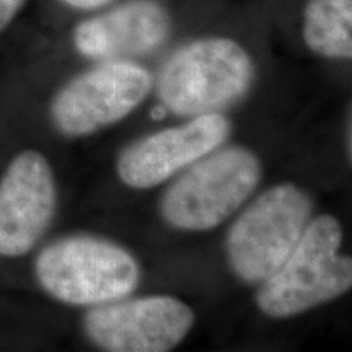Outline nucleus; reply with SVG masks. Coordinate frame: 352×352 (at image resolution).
Segmentation results:
<instances>
[{
	"label": "nucleus",
	"instance_id": "nucleus-1",
	"mask_svg": "<svg viewBox=\"0 0 352 352\" xmlns=\"http://www.w3.org/2000/svg\"><path fill=\"white\" fill-rule=\"evenodd\" d=\"M342 240L334 215L311 220L285 261L259 283V310L271 318H290L344 296L352 285V259L341 253Z\"/></svg>",
	"mask_w": 352,
	"mask_h": 352
},
{
	"label": "nucleus",
	"instance_id": "nucleus-2",
	"mask_svg": "<svg viewBox=\"0 0 352 352\" xmlns=\"http://www.w3.org/2000/svg\"><path fill=\"white\" fill-rule=\"evenodd\" d=\"M253 57L232 38L209 36L175 51L160 70L157 95L178 116L219 113L248 94Z\"/></svg>",
	"mask_w": 352,
	"mask_h": 352
},
{
	"label": "nucleus",
	"instance_id": "nucleus-3",
	"mask_svg": "<svg viewBox=\"0 0 352 352\" xmlns=\"http://www.w3.org/2000/svg\"><path fill=\"white\" fill-rule=\"evenodd\" d=\"M44 292L76 307H96L126 298L140 279L138 259L114 241L90 235L56 240L34 264Z\"/></svg>",
	"mask_w": 352,
	"mask_h": 352
},
{
	"label": "nucleus",
	"instance_id": "nucleus-4",
	"mask_svg": "<svg viewBox=\"0 0 352 352\" xmlns=\"http://www.w3.org/2000/svg\"><path fill=\"white\" fill-rule=\"evenodd\" d=\"M175 179L162 197L168 226L208 232L239 210L261 182V162L245 147L215 148Z\"/></svg>",
	"mask_w": 352,
	"mask_h": 352
},
{
	"label": "nucleus",
	"instance_id": "nucleus-5",
	"mask_svg": "<svg viewBox=\"0 0 352 352\" xmlns=\"http://www.w3.org/2000/svg\"><path fill=\"white\" fill-rule=\"evenodd\" d=\"M311 215L300 186L280 183L261 192L227 233V259L243 283L259 284L292 253Z\"/></svg>",
	"mask_w": 352,
	"mask_h": 352
},
{
	"label": "nucleus",
	"instance_id": "nucleus-6",
	"mask_svg": "<svg viewBox=\"0 0 352 352\" xmlns=\"http://www.w3.org/2000/svg\"><path fill=\"white\" fill-rule=\"evenodd\" d=\"M153 78L142 65L126 59L104 60L57 91L51 118L57 131L83 138L124 120L151 94Z\"/></svg>",
	"mask_w": 352,
	"mask_h": 352
},
{
	"label": "nucleus",
	"instance_id": "nucleus-7",
	"mask_svg": "<svg viewBox=\"0 0 352 352\" xmlns=\"http://www.w3.org/2000/svg\"><path fill=\"white\" fill-rule=\"evenodd\" d=\"M195 320L192 308L176 297L121 298L88 310L83 331L108 352H166L182 344Z\"/></svg>",
	"mask_w": 352,
	"mask_h": 352
},
{
	"label": "nucleus",
	"instance_id": "nucleus-8",
	"mask_svg": "<svg viewBox=\"0 0 352 352\" xmlns=\"http://www.w3.org/2000/svg\"><path fill=\"white\" fill-rule=\"evenodd\" d=\"M230 132V121L222 113L197 114L186 124L166 127L127 145L118 158V176L132 189L155 188L223 145Z\"/></svg>",
	"mask_w": 352,
	"mask_h": 352
},
{
	"label": "nucleus",
	"instance_id": "nucleus-9",
	"mask_svg": "<svg viewBox=\"0 0 352 352\" xmlns=\"http://www.w3.org/2000/svg\"><path fill=\"white\" fill-rule=\"evenodd\" d=\"M56 208L50 162L36 151L19 153L0 179V258L28 253L50 228Z\"/></svg>",
	"mask_w": 352,
	"mask_h": 352
},
{
	"label": "nucleus",
	"instance_id": "nucleus-10",
	"mask_svg": "<svg viewBox=\"0 0 352 352\" xmlns=\"http://www.w3.org/2000/svg\"><path fill=\"white\" fill-rule=\"evenodd\" d=\"M171 32V19L157 0H127L80 21L74 46L90 59H124L158 50Z\"/></svg>",
	"mask_w": 352,
	"mask_h": 352
},
{
	"label": "nucleus",
	"instance_id": "nucleus-11",
	"mask_svg": "<svg viewBox=\"0 0 352 352\" xmlns=\"http://www.w3.org/2000/svg\"><path fill=\"white\" fill-rule=\"evenodd\" d=\"M302 36L315 54L327 59H351L352 0H308Z\"/></svg>",
	"mask_w": 352,
	"mask_h": 352
},
{
	"label": "nucleus",
	"instance_id": "nucleus-12",
	"mask_svg": "<svg viewBox=\"0 0 352 352\" xmlns=\"http://www.w3.org/2000/svg\"><path fill=\"white\" fill-rule=\"evenodd\" d=\"M26 0H0V32L6 30Z\"/></svg>",
	"mask_w": 352,
	"mask_h": 352
},
{
	"label": "nucleus",
	"instance_id": "nucleus-13",
	"mask_svg": "<svg viewBox=\"0 0 352 352\" xmlns=\"http://www.w3.org/2000/svg\"><path fill=\"white\" fill-rule=\"evenodd\" d=\"M63 2L77 10H96V8L108 6L111 0H63Z\"/></svg>",
	"mask_w": 352,
	"mask_h": 352
},
{
	"label": "nucleus",
	"instance_id": "nucleus-14",
	"mask_svg": "<svg viewBox=\"0 0 352 352\" xmlns=\"http://www.w3.org/2000/svg\"><path fill=\"white\" fill-rule=\"evenodd\" d=\"M166 111H168V109H166L164 104H158V107H155L153 108V111L151 113V116L153 118V120H164V118L166 116Z\"/></svg>",
	"mask_w": 352,
	"mask_h": 352
}]
</instances>
